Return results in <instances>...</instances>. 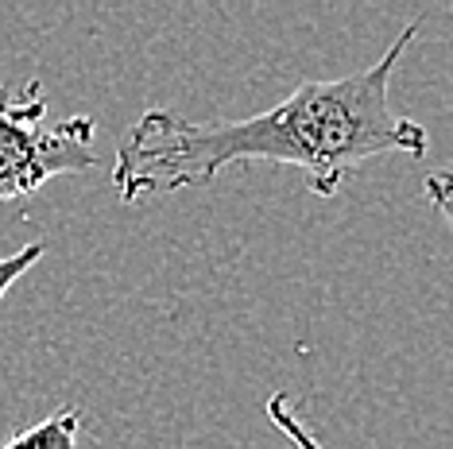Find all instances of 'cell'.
Instances as JSON below:
<instances>
[{
    "label": "cell",
    "mask_w": 453,
    "mask_h": 449,
    "mask_svg": "<svg viewBox=\"0 0 453 449\" xmlns=\"http://www.w3.org/2000/svg\"><path fill=\"white\" fill-rule=\"evenodd\" d=\"M418 24L395 35L380 63L334 81H303L275 109L244 120H187L171 109H148L132 125L112 163L120 202L205 186L233 163H291L306 171L318 198H334L360 163L376 156L422 159L426 128L391 105L388 89Z\"/></svg>",
    "instance_id": "6da1fadb"
},
{
    "label": "cell",
    "mask_w": 453,
    "mask_h": 449,
    "mask_svg": "<svg viewBox=\"0 0 453 449\" xmlns=\"http://www.w3.org/2000/svg\"><path fill=\"white\" fill-rule=\"evenodd\" d=\"M97 167L94 120L70 117L47 125V94L39 81L0 86V202L27 198L58 175Z\"/></svg>",
    "instance_id": "7a4b0ae2"
},
{
    "label": "cell",
    "mask_w": 453,
    "mask_h": 449,
    "mask_svg": "<svg viewBox=\"0 0 453 449\" xmlns=\"http://www.w3.org/2000/svg\"><path fill=\"white\" fill-rule=\"evenodd\" d=\"M78 434H81V411L78 407H63L43 422L19 430L4 449H78Z\"/></svg>",
    "instance_id": "3957f363"
},
{
    "label": "cell",
    "mask_w": 453,
    "mask_h": 449,
    "mask_svg": "<svg viewBox=\"0 0 453 449\" xmlns=\"http://www.w3.org/2000/svg\"><path fill=\"white\" fill-rule=\"evenodd\" d=\"M267 418L275 422V430L287 434V442H291V445H298V449H326L303 422H298V415L291 411V400H287L283 392H275L272 400H267Z\"/></svg>",
    "instance_id": "277c9868"
},
{
    "label": "cell",
    "mask_w": 453,
    "mask_h": 449,
    "mask_svg": "<svg viewBox=\"0 0 453 449\" xmlns=\"http://www.w3.org/2000/svg\"><path fill=\"white\" fill-rule=\"evenodd\" d=\"M43 252H47V244L32 240V244H24V248H16L12 256H0V299H4L8 287H12L16 279H24V275L43 260Z\"/></svg>",
    "instance_id": "5b68a950"
},
{
    "label": "cell",
    "mask_w": 453,
    "mask_h": 449,
    "mask_svg": "<svg viewBox=\"0 0 453 449\" xmlns=\"http://www.w3.org/2000/svg\"><path fill=\"white\" fill-rule=\"evenodd\" d=\"M422 194H426L430 206H438L446 217L453 221V171H438L422 182Z\"/></svg>",
    "instance_id": "8992f818"
}]
</instances>
